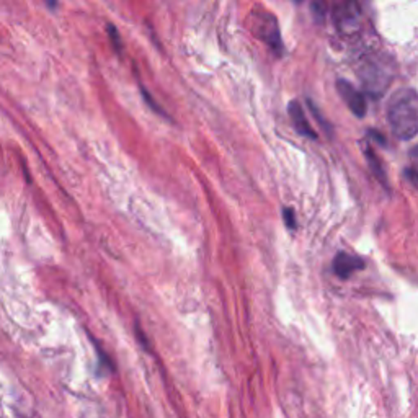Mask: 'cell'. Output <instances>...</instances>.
Segmentation results:
<instances>
[{
  "mask_svg": "<svg viewBox=\"0 0 418 418\" xmlns=\"http://www.w3.org/2000/svg\"><path fill=\"white\" fill-rule=\"evenodd\" d=\"M387 118L394 134L402 141L418 134V94L410 88H402L392 95L387 106Z\"/></svg>",
  "mask_w": 418,
  "mask_h": 418,
  "instance_id": "6da1fadb",
  "label": "cell"
},
{
  "mask_svg": "<svg viewBox=\"0 0 418 418\" xmlns=\"http://www.w3.org/2000/svg\"><path fill=\"white\" fill-rule=\"evenodd\" d=\"M361 7L356 2H342L333 8V22L343 35H353L360 30Z\"/></svg>",
  "mask_w": 418,
  "mask_h": 418,
  "instance_id": "7a4b0ae2",
  "label": "cell"
},
{
  "mask_svg": "<svg viewBox=\"0 0 418 418\" xmlns=\"http://www.w3.org/2000/svg\"><path fill=\"white\" fill-rule=\"evenodd\" d=\"M338 90H340V95L343 97V100L346 101L348 106H350L353 113H355L358 118H363L366 113V101L363 95H361L360 92H356L351 83H348L346 81L338 82Z\"/></svg>",
  "mask_w": 418,
  "mask_h": 418,
  "instance_id": "3957f363",
  "label": "cell"
},
{
  "mask_svg": "<svg viewBox=\"0 0 418 418\" xmlns=\"http://www.w3.org/2000/svg\"><path fill=\"white\" fill-rule=\"evenodd\" d=\"M365 263L363 260L353 257V255H348L345 252H340L335 257V262H333V270L343 280H346L348 276L353 275V273L358 270H363Z\"/></svg>",
  "mask_w": 418,
  "mask_h": 418,
  "instance_id": "277c9868",
  "label": "cell"
},
{
  "mask_svg": "<svg viewBox=\"0 0 418 418\" xmlns=\"http://www.w3.org/2000/svg\"><path fill=\"white\" fill-rule=\"evenodd\" d=\"M290 115L292 118V123H294V126L297 129V133H301L303 136H308L310 139L317 137V134L314 133V129L310 128V124L308 123V119H306V115L303 108H301V105L297 103V101H291L290 105Z\"/></svg>",
  "mask_w": 418,
  "mask_h": 418,
  "instance_id": "5b68a950",
  "label": "cell"
},
{
  "mask_svg": "<svg viewBox=\"0 0 418 418\" xmlns=\"http://www.w3.org/2000/svg\"><path fill=\"white\" fill-rule=\"evenodd\" d=\"M262 31H260V36H262L263 41H267L268 44L271 46L273 49L276 51V53H280L283 49L281 44V38H280V31H278L276 26V20H270V15L265 18V22H262Z\"/></svg>",
  "mask_w": 418,
  "mask_h": 418,
  "instance_id": "8992f818",
  "label": "cell"
},
{
  "mask_svg": "<svg viewBox=\"0 0 418 418\" xmlns=\"http://www.w3.org/2000/svg\"><path fill=\"white\" fill-rule=\"evenodd\" d=\"M366 154H368L369 167H371V169H373L376 176H378V178H381V182L385 183V175H384V172H383V167H381V164H378V162H376V157H374L373 151H371L369 147H366Z\"/></svg>",
  "mask_w": 418,
  "mask_h": 418,
  "instance_id": "52a82bcc",
  "label": "cell"
},
{
  "mask_svg": "<svg viewBox=\"0 0 418 418\" xmlns=\"http://www.w3.org/2000/svg\"><path fill=\"white\" fill-rule=\"evenodd\" d=\"M106 31H108L110 41H111V44H113V48L119 53V51L123 49V44H122V40H119V33H118V30H116V26L108 23V25H106Z\"/></svg>",
  "mask_w": 418,
  "mask_h": 418,
  "instance_id": "ba28073f",
  "label": "cell"
},
{
  "mask_svg": "<svg viewBox=\"0 0 418 418\" xmlns=\"http://www.w3.org/2000/svg\"><path fill=\"white\" fill-rule=\"evenodd\" d=\"M141 92H142V97H144V99H146V101H147V105H149V106H151V108H152V110H154V111H156V113H159L160 116H167V113H165V111H164V110H162V108H160V106L156 103V101H154V99H152V97H151V95H149V92L146 90V88H144V87H141Z\"/></svg>",
  "mask_w": 418,
  "mask_h": 418,
  "instance_id": "9c48e42d",
  "label": "cell"
},
{
  "mask_svg": "<svg viewBox=\"0 0 418 418\" xmlns=\"http://www.w3.org/2000/svg\"><path fill=\"white\" fill-rule=\"evenodd\" d=\"M283 217H285L286 226L290 227V229H294V227H296V217H294V211H292L291 208H285V211H283Z\"/></svg>",
  "mask_w": 418,
  "mask_h": 418,
  "instance_id": "30bf717a",
  "label": "cell"
},
{
  "mask_svg": "<svg viewBox=\"0 0 418 418\" xmlns=\"http://www.w3.org/2000/svg\"><path fill=\"white\" fill-rule=\"evenodd\" d=\"M407 176L412 180L413 185H417V187H418V175L415 174V172H410V170H408V172H407Z\"/></svg>",
  "mask_w": 418,
  "mask_h": 418,
  "instance_id": "8fae6325",
  "label": "cell"
}]
</instances>
